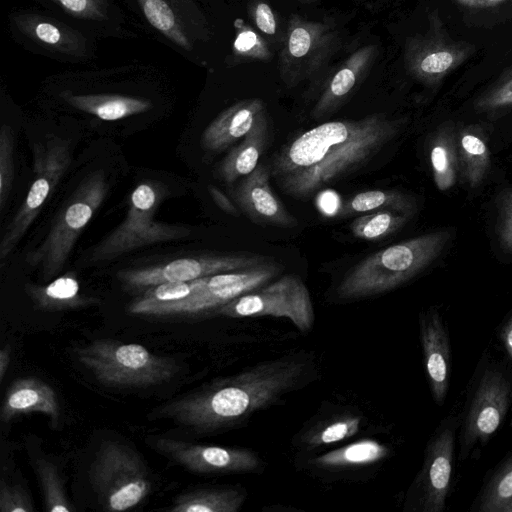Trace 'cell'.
Returning <instances> with one entry per match:
<instances>
[{
	"mask_svg": "<svg viewBox=\"0 0 512 512\" xmlns=\"http://www.w3.org/2000/svg\"><path fill=\"white\" fill-rule=\"evenodd\" d=\"M403 119L374 113L317 125L285 144L269 165L287 196L305 200L358 170L399 133Z\"/></svg>",
	"mask_w": 512,
	"mask_h": 512,
	"instance_id": "6da1fadb",
	"label": "cell"
},
{
	"mask_svg": "<svg viewBox=\"0 0 512 512\" xmlns=\"http://www.w3.org/2000/svg\"><path fill=\"white\" fill-rule=\"evenodd\" d=\"M310 361L290 355L259 363L213 386L158 409V416L195 430L233 424L278 400L306 376Z\"/></svg>",
	"mask_w": 512,
	"mask_h": 512,
	"instance_id": "7a4b0ae2",
	"label": "cell"
},
{
	"mask_svg": "<svg viewBox=\"0 0 512 512\" xmlns=\"http://www.w3.org/2000/svg\"><path fill=\"white\" fill-rule=\"evenodd\" d=\"M450 237L449 231L431 232L368 255L344 275L336 289L338 298L360 299L401 286L430 265Z\"/></svg>",
	"mask_w": 512,
	"mask_h": 512,
	"instance_id": "3957f363",
	"label": "cell"
},
{
	"mask_svg": "<svg viewBox=\"0 0 512 512\" xmlns=\"http://www.w3.org/2000/svg\"><path fill=\"white\" fill-rule=\"evenodd\" d=\"M75 355L103 385L148 387L170 381L179 371L177 362L159 356L140 344L97 339L78 347Z\"/></svg>",
	"mask_w": 512,
	"mask_h": 512,
	"instance_id": "277c9868",
	"label": "cell"
},
{
	"mask_svg": "<svg viewBox=\"0 0 512 512\" xmlns=\"http://www.w3.org/2000/svg\"><path fill=\"white\" fill-rule=\"evenodd\" d=\"M89 479L103 509L126 511L139 505L151 490L147 468L130 447L102 441L89 469Z\"/></svg>",
	"mask_w": 512,
	"mask_h": 512,
	"instance_id": "5b68a950",
	"label": "cell"
},
{
	"mask_svg": "<svg viewBox=\"0 0 512 512\" xmlns=\"http://www.w3.org/2000/svg\"><path fill=\"white\" fill-rule=\"evenodd\" d=\"M107 190L103 172L91 174L65 204L44 241L29 253L27 263L39 267L44 280L62 270L80 233L104 201Z\"/></svg>",
	"mask_w": 512,
	"mask_h": 512,
	"instance_id": "8992f818",
	"label": "cell"
},
{
	"mask_svg": "<svg viewBox=\"0 0 512 512\" xmlns=\"http://www.w3.org/2000/svg\"><path fill=\"white\" fill-rule=\"evenodd\" d=\"M282 266L270 261L248 269L219 273L193 280V292L186 298L162 304L132 302L128 311L135 315L197 314L218 309L233 299L253 291L272 280Z\"/></svg>",
	"mask_w": 512,
	"mask_h": 512,
	"instance_id": "52a82bcc",
	"label": "cell"
},
{
	"mask_svg": "<svg viewBox=\"0 0 512 512\" xmlns=\"http://www.w3.org/2000/svg\"><path fill=\"white\" fill-rule=\"evenodd\" d=\"M158 197L153 185H138L130 196L125 219L92 250L90 259L108 261L142 246L186 237L188 228L155 220Z\"/></svg>",
	"mask_w": 512,
	"mask_h": 512,
	"instance_id": "ba28073f",
	"label": "cell"
},
{
	"mask_svg": "<svg viewBox=\"0 0 512 512\" xmlns=\"http://www.w3.org/2000/svg\"><path fill=\"white\" fill-rule=\"evenodd\" d=\"M217 311L233 318L284 317L301 331L310 330L315 320L310 292L295 274H285L272 283L233 299Z\"/></svg>",
	"mask_w": 512,
	"mask_h": 512,
	"instance_id": "9c48e42d",
	"label": "cell"
},
{
	"mask_svg": "<svg viewBox=\"0 0 512 512\" xmlns=\"http://www.w3.org/2000/svg\"><path fill=\"white\" fill-rule=\"evenodd\" d=\"M336 41L331 24L291 15L279 53L283 83L293 88L314 75L332 54Z\"/></svg>",
	"mask_w": 512,
	"mask_h": 512,
	"instance_id": "30bf717a",
	"label": "cell"
},
{
	"mask_svg": "<svg viewBox=\"0 0 512 512\" xmlns=\"http://www.w3.org/2000/svg\"><path fill=\"white\" fill-rule=\"evenodd\" d=\"M473 51L474 46L447 33L438 15H431L428 30L406 40L404 63L413 78L427 86H436Z\"/></svg>",
	"mask_w": 512,
	"mask_h": 512,
	"instance_id": "8fae6325",
	"label": "cell"
},
{
	"mask_svg": "<svg viewBox=\"0 0 512 512\" xmlns=\"http://www.w3.org/2000/svg\"><path fill=\"white\" fill-rule=\"evenodd\" d=\"M35 179L0 243V259L10 255L39 214L42 206L64 175L71 157L66 143L49 138L45 146L35 148Z\"/></svg>",
	"mask_w": 512,
	"mask_h": 512,
	"instance_id": "7c38bea8",
	"label": "cell"
},
{
	"mask_svg": "<svg viewBox=\"0 0 512 512\" xmlns=\"http://www.w3.org/2000/svg\"><path fill=\"white\" fill-rule=\"evenodd\" d=\"M259 254L188 257L152 267L122 270L118 278L127 286L144 288L164 282H189L199 278L248 269L270 261Z\"/></svg>",
	"mask_w": 512,
	"mask_h": 512,
	"instance_id": "4fadbf2b",
	"label": "cell"
},
{
	"mask_svg": "<svg viewBox=\"0 0 512 512\" xmlns=\"http://www.w3.org/2000/svg\"><path fill=\"white\" fill-rule=\"evenodd\" d=\"M155 449L175 463L199 474L246 473L260 468L258 456L247 449L192 444L160 437Z\"/></svg>",
	"mask_w": 512,
	"mask_h": 512,
	"instance_id": "5bb4252c",
	"label": "cell"
},
{
	"mask_svg": "<svg viewBox=\"0 0 512 512\" xmlns=\"http://www.w3.org/2000/svg\"><path fill=\"white\" fill-rule=\"evenodd\" d=\"M270 178L269 167L258 164L230 190L231 198L240 211L255 224L281 228L296 227L299 224L298 219L274 194Z\"/></svg>",
	"mask_w": 512,
	"mask_h": 512,
	"instance_id": "9a60e30c",
	"label": "cell"
},
{
	"mask_svg": "<svg viewBox=\"0 0 512 512\" xmlns=\"http://www.w3.org/2000/svg\"><path fill=\"white\" fill-rule=\"evenodd\" d=\"M510 396L511 387L506 378L500 372L487 370L467 415L462 447L489 439L505 417Z\"/></svg>",
	"mask_w": 512,
	"mask_h": 512,
	"instance_id": "2e32d148",
	"label": "cell"
},
{
	"mask_svg": "<svg viewBox=\"0 0 512 512\" xmlns=\"http://www.w3.org/2000/svg\"><path fill=\"white\" fill-rule=\"evenodd\" d=\"M454 452V432L446 427L428 446L423 468L417 478L421 510L441 512L449 490Z\"/></svg>",
	"mask_w": 512,
	"mask_h": 512,
	"instance_id": "e0dca14e",
	"label": "cell"
},
{
	"mask_svg": "<svg viewBox=\"0 0 512 512\" xmlns=\"http://www.w3.org/2000/svg\"><path fill=\"white\" fill-rule=\"evenodd\" d=\"M377 53L378 47L369 44L350 54L324 87L311 117L318 120L339 109L369 72Z\"/></svg>",
	"mask_w": 512,
	"mask_h": 512,
	"instance_id": "ac0fdd59",
	"label": "cell"
},
{
	"mask_svg": "<svg viewBox=\"0 0 512 512\" xmlns=\"http://www.w3.org/2000/svg\"><path fill=\"white\" fill-rule=\"evenodd\" d=\"M420 337L431 393L440 405L449 386L450 346L443 322L436 311H428L421 316Z\"/></svg>",
	"mask_w": 512,
	"mask_h": 512,
	"instance_id": "d6986e66",
	"label": "cell"
},
{
	"mask_svg": "<svg viewBox=\"0 0 512 512\" xmlns=\"http://www.w3.org/2000/svg\"><path fill=\"white\" fill-rule=\"evenodd\" d=\"M266 110L259 98L241 100L222 111L203 131L202 146L208 151H223L242 140Z\"/></svg>",
	"mask_w": 512,
	"mask_h": 512,
	"instance_id": "ffe728a7",
	"label": "cell"
},
{
	"mask_svg": "<svg viewBox=\"0 0 512 512\" xmlns=\"http://www.w3.org/2000/svg\"><path fill=\"white\" fill-rule=\"evenodd\" d=\"M31 412L43 413L50 418L51 423L57 425L60 406L56 392L40 379L19 378L6 391L1 406V420L7 423L21 414Z\"/></svg>",
	"mask_w": 512,
	"mask_h": 512,
	"instance_id": "44dd1931",
	"label": "cell"
},
{
	"mask_svg": "<svg viewBox=\"0 0 512 512\" xmlns=\"http://www.w3.org/2000/svg\"><path fill=\"white\" fill-rule=\"evenodd\" d=\"M18 30L33 42L53 52L69 56L86 54L84 36L61 22L35 13L14 16Z\"/></svg>",
	"mask_w": 512,
	"mask_h": 512,
	"instance_id": "7402d4cb",
	"label": "cell"
},
{
	"mask_svg": "<svg viewBox=\"0 0 512 512\" xmlns=\"http://www.w3.org/2000/svg\"><path fill=\"white\" fill-rule=\"evenodd\" d=\"M269 135L266 110L262 112L249 133L235 146L218 166L217 174L222 181L233 183L251 173L259 164Z\"/></svg>",
	"mask_w": 512,
	"mask_h": 512,
	"instance_id": "603a6c76",
	"label": "cell"
},
{
	"mask_svg": "<svg viewBox=\"0 0 512 512\" xmlns=\"http://www.w3.org/2000/svg\"><path fill=\"white\" fill-rule=\"evenodd\" d=\"M62 98L74 108L102 120L114 121L148 111L152 104L147 99L118 94H72Z\"/></svg>",
	"mask_w": 512,
	"mask_h": 512,
	"instance_id": "cb8c5ba5",
	"label": "cell"
},
{
	"mask_svg": "<svg viewBox=\"0 0 512 512\" xmlns=\"http://www.w3.org/2000/svg\"><path fill=\"white\" fill-rule=\"evenodd\" d=\"M457 145L461 178L470 188H476L484 180L491 164L484 133L477 126H467L458 133Z\"/></svg>",
	"mask_w": 512,
	"mask_h": 512,
	"instance_id": "d4e9b609",
	"label": "cell"
},
{
	"mask_svg": "<svg viewBox=\"0 0 512 512\" xmlns=\"http://www.w3.org/2000/svg\"><path fill=\"white\" fill-rule=\"evenodd\" d=\"M391 210L413 216L417 210L415 199L396 189H375L359 192L341 203L337 215L342 218L357 214Z\"/></svg>",
	"mask_w": 512,
	"mask_h": 512,
	"instance_id": "484cf974",
	"label": "cell"
},
{
	"mask_svg": "<svg viewBox=\"0 0 512 512\" xmlns=\"http://www.w3.org/2000/svg\"><path fill=\"white\" fill-rule=\"evenodd\" d=\"M429 157L437 188L445 191L453 187L460 173L457 138L453 125L447 123L439 127L432 138Z\"/></svg>",
	"mask_w": 512,
	"mask_h": 512,
	"instance_id": "4316f807",
	"label": "cell"
},
{
	"mask_svg": "<svg viewBox=\"0 0 512 512\" xmlns=\"http://www.w3.org/2000/svg\"><path fill=\"white\" fill-rule=\"evenodd\" d=\"M245 495L236 487L196 489L179 495L171 507L172 512H237Z\"/></svg>",
	"mask_w": 512,
	"mask_h": 512,
	"instance_id": "83f0119b",
	"label": "cell"
},
{
	"mask_svg": "<svg viewBox=\"0 0 512 512\" xmlns=\"http://www.w3.org/2000/svg\"><path fill=\"white\" fill-rule=\"evenodd\" d=\"M26 289L36 305L45 310L72 309L96 302L95 298L79 293V283L70 275L56 278L46 286L27 285Z\"/></svg>",
	"mask_w": 512,
	"mask_h": 512,
	"instance_id": "f1b7e54d",
	"label": "cell"
},
{
	"mask_svg": "<svg viewBox=\"0 0 512 512\" xmlns=\"http://www.w3.org/2000/svg\"><path fill=\"white\" fill-rule=\"evenodd\" d=\"M388 449L385 445L371 439H363L347 446L330 451L314 461L320 467L339 468L365 465L385 458Z\"/></svg>",
	"mask_w": 512,
	"mask_h": 512,
	"instance_id": "f546056e",
	"label": "cell"
},
{
	"mask_svg": "<svg viewBox=\"0 0 512 512\" xmlns=\"http://www.w3.org/2000/svg\"><path fill=\"white\" fill-rule=\"evenodd\" d=\"M147 21L168 40L190 51L193 44L167 0H137Z\"/></svg>",
	"mask_w": 512,
	"mask_h": 512,
	"instance_id": "4dcf8cb0",
	"label": "cell"
},
{
	"mask_svg": "<svg viewBox=\"0 0 512 512\" xmlns=\"http://www.w3.org/2000/svg\"><path fill=\"white\" fill-rule=\"evenodd\" d=\"M410 218L409 215L391 210L376 211L356 217L349 228L355 238L378 241L400 230Z\"/></svg>",
	"mask_w": 512,
	"mask_h": 512,
	"instance_id": "1f68e13d",
	"label": "cell"
},
{
	"mask_svg": "<svg viewBox=\"0 0 512 512\" xmlns=\"http://www.w3.org/2000/svg\"><path fill=\"white\" fill-rule=\"evenodd\" d=\"M35 471L41 486L46 511L70 512L75 508L67 499L62 479L54 463L38 458Z\"/></svg>",
	"mask_w": 512,
	"mask_h": 512,
	"instance_id": "d6a6232c",
	"label": "cell"
},
{
	"mask_svg": "<svg viewBox=\"0 0 512 512\" xmlns=\"http://www.w3.org/2000/svg\"><path fill=\"white\" fill-rule=\"evenodd\" d=\"M512 503V454L491 477L481 497V512H504Z\"/></svg>",
	"mask_w": 512,
	"mask_h": 512,
	"instance_id": "836d02e7",
	"label": "cell"
},
{
	"mask_svg": "<svg viewBox=\"0 0 512 512\" xmlns=\"http://www.w3.org/2000/svg\"><path fill=\"white\" fill-rule=\"evenodd\" d=\"M232 50L240 59L268 61L272 58L266 40L246 24L238 25Z\"/></svg>",
	"mask_w": 512,
	"mask_h": 512,
	"instance_id": "e575fe53",
	"label": "cell"
},
{
	"mask_svg": "<svg viewBox=\"0 0 512 512\" xmlns=\"http://www.w3.org/2000/svg\"><path fill=\"white\" fill-rule=\"evenodd\" d=\"M512 106V67L505 71L474 102L478 112H491Z\"/></svg>",
	"mask_w": 512,
	"mask_h": 512,
	"instance_id": "d590c367",
	"label": "cell"
},
{
	"mask_svg": "<svg viewBox=\"0 0 512 512\" xmlns=\"http://www.w3.org/2000/svg\"><path fill=\"white\" fill-rule=\"evenodd\" d=\"M359 428L360 419L358 417H341L313 431L307 442L314 447L329 445L354 436Z\"/></svg>",
	"mask_w": 512,
	"mask_h": 512,
	"instance_id": "8d00e7d4",
	"label": "cell"
},
{
	"mask_svg": "<svg viewBox=\"0 0 512 512\" xmlns=\"http://www.w3.org/2000/svg\"><path fill=\"white\" fill-rule=\"evenodd\" d=\"M194 288L193 281L164 282L148 287L146 292L134 302L140 304H162L178 301L188 297Z\"/></svg>",
	"mask_w": 512,
	"mask_h": 512,
	"instance_id": "74e56055",
	"label": "cell"
},
{
	"mask_svg": "<svg viewBox=\"0 0 512 512\" xmlns=\"http://www.w3.org/2000/svg\"><path fill=\"white\" fill-rule=\"evenodd\" d=\"M14 138L9 126L3 125L0 132V207L3 208L10 193L13 180Z\"/></svg>",
	"mask_w": 512,
	"mask_h": 512,
	"instance_id": "f35d334b",
	"label": "cell"
},
{
	"mask_svg": "<svg viewBox=\"0 0 512 512\" xmlns=\"http://www.w3.org/2000/svg\"><path fill=\"white\" fill-rule=\"evenodd\" d=\"M0 511L32 512L34 511V506L23 487L2 481L0 487Z\"/></svg>",
	"mask_w": 512,
	"mask_h": 512,
	"instance_id": "ab89813d",
	"label": "cell"
},
{
	"mask_svg": "<svg viewBox=\"0 0 512 512\" xmlns=\"http://www.w3.org/2000/svg\"><path fill=\"white\" fill-rule=\"evenodd\" d=\"M70 15L86 20H103L107 15L105 0H54Z\"/></svg>",
	"mask_w": 512,
	"mask_h": 512,
	"instance_id": "60d3db41",
	"label": "cell"
},
{
	"mask_svg": "<svg viewBox=\"0 0 512 512\" xmlns=\"http://www.w3.org/2000/svg\"><path fill=\"white\" fill-rule=\"evenodd\" d=\"M497 234L500 245L512 252V190L503 193L498 202Z\"/></svg>",
	"mask_w": 512,
	"mask_h": 512,
	"instance_id": "b9f144b4",
	"label": "cell"
},
{
	"mask_svg": "<svg viewBox=\"0 0 512 512\" xmlns=\"http://www.w3.org/2000/svg\"><path fill=\"white\" fill-rule=\"evenodd\" d=\"M248 14L259 31L268 36L277 34V17L268 3L263 0H251L248 5Z\"/></svg>",
	"mask_w": 512,
	"mask_h": 512,
	"instance_id": "7bdbcfd3",
	"label": "cell"
},
{
	"mask_svg": "<svg viewBox=\"0 0 512 512\" xmlns=\"http://www.w3.org/2000/svg\"><path fill=\"white\" fill-rule=\"evenodd\" d=\"M208 192L215 202V204L225 213L232 215L234 217H238L241 215V211L238 206L235 204L233 199L227 196L222 190L214 185L208 186Z\"/></svg>",
	"mask_w": 512,
	"mask_h": 512,
	"instance_id": "ee69618b",
	"label": "cell"
},
{
	"mask_svg": "<svg viewBox=\"0 0 512 512\" xmlns=\"http://www.w3.org/2000/svg\"><path fill=\"white\" fill-rule=\"evenodd\" d=\"M454 2L471 8H486L493 7L504 3L507 0H453Z\"/></svg>",
	"mask_w": 512,
	"mask_h": 512,
	"instance_id": "f6af8a7d",
	"label": "cell"
},
{
	"mask_svg": "<svg viewBox=\"0 0 512 512\" xmlns=\"http://www.w3.org/2000/svg\"><path fill=\"white\" fill-rule=\"evenodd\" d=\"M500 337L505 349L512 359V317L502 327Z\"/></svg>",
	"mask_w": 512,
	"mask_h": 512,
	"instance_id": "bcb514c9",
	"label": "cell"
},
{
	"mask_svg": "<svg viewBox=\"0 0 512 512\" xmlns=\"http://www.w3.org/2000/svg\"><path fill=\"white\" fill-rule=\"evenodd\" d=\"M11 359L10 345H5L0 350V381L5 377Z\"/></svg>",
	"mask_w": 512,
	"mask_h": 512,
	"instance_id": "7dc6e473",
	"label": "cell"
},
{
	"mask_svg": "<svg viewBox=\"0 0 512 512\" xmlns=\"http://www.w3.org/2000/svg\"><path fill=\"white\" fill-rule=\"evenodd\" d=\"M504 512H512V503L506 508Z\"/></svg>",
	"mask_w": 512,
	"mask_h": 512,
	"instance_id": "c3c4849f",
	"label": "cell"
},
{
	"mask_svg": "<svg viewBox=\"0 0 512 512\" xmlns=\"http://www.w3.org/2000/svg\"><path fill=\"white\" fill-rule=\"evenodd\" d=\"M300 2H303V3H311V2H314L316 0H298Z\"/></svg>",
	"mask_w": 512,
	"mask_h": 512,
	"instance_id": "681fc988",
	"label": "cell"
}]
</instances>
